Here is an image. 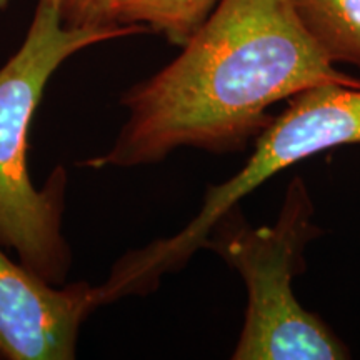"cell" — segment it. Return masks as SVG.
I'll use <instances>...</instances> for the list:
<instances>
[{
	"label": "cell",
	"instance_id": "3",
	"mask_svg": "<svg viewBox=\"0 0 360 360\" xmlns=\"http://www.w3.org/2000/svg\"><path fill=\"white\" fill-rule=\"evenodd\" d=\"M314 204L300 177L289 184L274 225L250 227L232 209L214 225L205 247L244 278L245 321L233 360H342L347 345L321 317L305 310L292 281L304 270V249L321 236L312 222Z\"/></svg>",
	"mask_w": 360,
	"mask_h": 360
},
{
	"label": "cell",
	"instance_id": "8",
	"mask_svg": "<svg viewBox=\"0 0 360 360\" xmlns=\"http://www.w3.org/2000/svg\"><path fill=\"white\" fill-rule=\"evenodd\" d=\"M60 13L69 27H110L115 0H58Z\"/></svg>",
	"mask_w": 360,
	"mask_h": 360
},
{
	"label": "cell",
	"instance_id": "6",
	"mask_svg": "<svg viewBox=\"0 0 360 360\" xmlns=\"http://www.w3.org/2000/svg\"><path fill=\"white\" fill-rule=\"evenodd\" d=\"M300 20L332 62L360 67V0H292Z\"/></svg>",
	"mask_w": 360,
	"mask_h": 360
},
{
	"label": "cell",
	"instance_id": "9",
	"mask_svg": "<svg viewBox=\"0 0 360 360\" xmlns=\"http://www.w3.org/2000/svg\"><path fill=\"white\" fill-rule=\"evenodd\" d=\"M8 2V0H0V8H2L4 6H6V4Z\"/></svg>",
	"mask_w": 360,
	"mask_h": 360
},
{
	"label": "cell",
	"instance_id": "2",
	"mask_svg": "<svg viewBox=\"0 0 360 360\" xmlns=\"http://www.w3.org/2000/svg\"><path fill=\"white\" fill-rule=\"evenodd\" d=\"M141 25L69 27L58 0H39L25 40L0 69V247L53 285L65 283L72 252L62 236L67 170H53L42 188L29 174L32 117L49 80L67 58L90 45L146 32Z\"/></svg>",
	"mask_w": 360,
	"mask_h": 360
},
{
	"label": "cell",
	"instance_id": "1",
	"mask_svg": "<svg viewBox=\"0 0 360 360\" xmlns=\"http://www.w3.org/2000/svg\"><path fill=\"white\" fill-rule=\"evenodd\" d=\"M322 84L360 87L300 20L292 0H220L170 64L120 97L114 146L84 167H141L182 147L247 148L274 120L269 109Z\"/></svg>",
	"mask_w": 360,
	"mask_h": 360
},
{
	"label": "cell",
	"instance_id": "4",
	"mask_svg": "<svg viewBox=\"0 0 360 360\" xmlns=\"http://www.w3.org/2000/svg\"><path fill=\"white\" fill-rule=\"evenodd\" d=\"M360 143V87L322 84L289 98V105L255 139L242 170L209 187L199 215L174 237L129 252L115 265L130 295H147L165 274L182 269L210 231L238 202L274 175L322 152Z\"/></svg>",
	"mask_w": 360,
	"mask_h": 360
},
{
	"label": "cell",
	"instance_id": "7",
	"mask_svg": "<svg viewBox=\"0 0 360 360\" xmlns=\"http://www.w3.org/2000/svg\"><path fill=\"white\" fill-rule=\"evenodd\" d=\"M220 0H115L119 25H141L182 47L214 12Z\"/></svg>",
	"mask_w": 360,
	"mask_h": 360
},
{
	"label": "cell",
	"instance_id": "5",
	"mask_svg": "<svg viewBox=\"0 0 360 360\" xmlns=\"http://www.w3.org/2000/svg\"><path fill=\"white\" fill-rule=\"evenodd\" d=\"M109 302L105 283L53 285L12 262L0 247V359H75L80 327Z\"/></svg>",
	"mask_w": 360,
	"mask_h": 360
}]
</instances>
